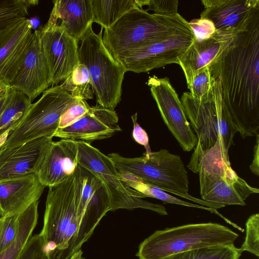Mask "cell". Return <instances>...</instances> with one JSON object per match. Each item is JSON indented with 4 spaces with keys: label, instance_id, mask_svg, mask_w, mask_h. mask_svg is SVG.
<instances>
[{
    "label": "cell",
    "instance_id": "1",
    "mask_svg": "<svg viewBox=\"0 0 259 259\" xmlns=\"http://www.w3.org/2000/svg\"><path fill=\"white\" fill-rule=\"evenodd\" d=\"M223 97L241 137L259 131V13L238 31L229 49L211 67Z\"/></svg>",
    "mask_w": 259,
    "mask_h": 259
},
{
    "label": "cell",
    "instance_id": "2",
    "mask_svg": "<svg viewBox=\"0 0 259 259\" xmlns=\"http://www.w3.org/2000/svg\"><path fill=\"white\" fill-rule=\"evenodd\" d=\"M81 167L67 180L49 187L41 236L48 259H70L91 237L79 214Z\"/></svg>",
    "mask_w": 259,
    "mask_h": 259
},
{
    "label": "cell",
    "instance_id": "3",
    "mask_svg": "<svg viewBox=\"0 0 259 259\" xmlns=\"http://www.w3.org/2000/svg\"><path fill=\"white\" fill-rule=\"evenodd\" d=\"M192 30L179 13L160 15L137 8L104 29L103 42L118 62L130 53L144 46Z\"/></svg>",
    "mask_w": 259,
    "mask_h": 259
},
{
    "label": "cell",
    "instance_id": "4",
    "mask_svg": "<svg viewBox=\"0 0 259 259\" xmlns=\"http://www.w3.org/2000/svg\"><path fill=\"white\" fill-rule=\"evenodd\" d=\"M190 125L197 138V143L187 167L197 174L203 154L217 143L229 151L234 145L237 132L224 102L220 81L217 78L209 94L201 100L193 98L188 92L180 99Z\"/></svg>",
    "mask_w": 259,
    "mask_h": 259
},
{
    "label": "cell",
    "instance_id": "5",
    "mask_svg": "<svg viewBox=\"0 0 259 259\" xmlns=\"http://www.w3.org/2000/svg\"><path fill=\"white\" fill-rule=\"evenodd\" d=\"M239 235L214 223L187 224L157 230L139 245V259H164L200 248L234 243Z\"/></svg>",
    "mask_w": 259,
    "mask_h": 259
},
{
    "label": "cell",
    "instance_id": "6",
    "mask_svg": "<svg viewBox=\"0 0 259 259\" xmlns=\"http://www.w3.org/2000/svg\"><path fill=\"white\" fill-rule=\"evenodd\" d=\"M108 156L119 173L129 174L164 191L196 201V198L188 193V173L179 155L171 154L166 149H160L135 158L125 157L117 153Z\"/></svg>",
    "mask_w": 259,
    "mask_h": 259
},
{
    "label": "cell",
    "instance_id": "7",
    "mask_svg": "<svg viewBox=\"0 0 259 259\" xmlns=\"http://www.w3.org/2000/svg\"><path fill=\"white\" fill-rule=\"evenodd\" d=\"M197 174L202 200L206 202L244 206L249 196L259 193L232 169L228 151L219 142L202 156Z\"/></svg>",
    "mask_w": 259,
    "mask_h": 259
},
{
    "label": "cell",
    "instance_id": "8",
    "mask_svg": "<svg viewBox=\"0 0 259 259\" xmlns=\"http://www.w3.org/2000/svg\"><path fill=\"white\" fill-rule=\"evenodd\" d=\"M103 28L96 34L91 26L80 40L79 63L88 69L97 105L114 110L121 101L122 84L126 72L111 56L102 40Z\"/></svg>",
    "mask_w": 259,
    "mask_h": 259
},
{
    "label": "cell",
    "instance_id": "9",
    "mask_svg": "<svg viewBox=\"0 0 259 259\" xmlns=\"http://www.w3.org/2000/svg\"><path fill=\"white\" fill-rule=\"evenodd\" d=\"M76 99L60 85L47 89L37 101L31 104L0 148L18 146L42 137L53 138L59 128L61 116Z\"/></svg>",
    "mask_w": 259,
    "mask_h": 259
},
{
    "label": "cell",
    "instance_id": "10",
    "mask_svg": "<svg viewBox=\"0 0 259 259\" xmlns=\"http://www.w3.org/2000/svg\"><path fill=\"white\" fill-rule=\"evenodd\" d=\"M79 165L96 175L105 185L109 195L110 211L118 209L141 208L154 211L162 215H167L161 204L143 200V194L125 186L116 167L108 156L91 144L76 141Z\"/></svg>",
    "mask_w": 259,
    "mask_h": 259
},
{
    "label": "cell",
    "instance_id": "11",
    "mask_svg": "<svg viewBox=\"0 0 259 259\" xmlns=\"http://www.w3.org/2000/svg\"><path fill=\"white\" fill-rule=\"evenodd\" d=\"M37 30L48 64L51 84L57 85L70 75L79 63L78 41L58 22L48 21Z\"/></svg>",
    "mask_w": 259,
    "mask_h": 259
},
{
    "label": "cell",
    "instance_id": "12",
    "mask_svg": "<svg viewBox=\"0 0 259 259\" xmlns=\"http://www.w3.org/2000/svg\"><path fill=\"white\" fill-rule=\"evenodd\" d=\"M147 84L161 117L169 131L185 151L193 150L197 138L188 120L184 107L167 77H149Z\"/></svg>",
    "mask_w": 259,
    "mask_h": 259
},
{
    "label": "cell",
    "instance_id": "13",
    "mask_svg": "<svg viewBox=\"0 0 259 259\" xmlns=\"http://www.w3.org/2000/svg\"><path fill=\"white\" fill-rule=\"evenodd\" d=\"M195 38L193 30L181 32L135 50L118 62L125 72L137 73L147 72L171 64H178L179 59Z\"/></svg>",
    "mask_w": 259,
    "mask_h": 259
},
{
    "label": "cell",
    "instance_id": "14",
    "mask_svg": "<svg viewBox=\"0 0 259 259\" xmlns=\"http://www.w3.org/2000/svg\"><path fill=\"white\" fill-rule=\"evenodd\" d=\"M50 85L48 64L36 30L22 54L10 86L32 101Z\"/></svg>",
    "mask_w": 259,
    "mask_h": 259
},
{
    "label": "cell",
    "instance_id": "15",
    "mask_svg": "<svg viewBox=\"0 0 259 259\" xmlns=\"http://www.w3.org/2000/svg\"><path fill=\"white\" fill-rule=\"evenodd\" d=\"M236 31L215 30L207 37L197 39L179 60L187 86L199 71L211 67L225 54L233 42Z\"/></svg>",
    "mask_w": 259,
    "mask_h": 259
},
{
    "label": "cell",
    "instance_id": "16",
    "mask_svg": "<svg viewBox=\"0 0 259 259\" xmlns=\"http://www.w3.org/2000/svg\"><path fill=\"white\" fill-rule=\"evenodd\" d=\"M114 110L97 105L91 107L83 116L71 124L58 129L54 137L91 144L94 141L109 138L121 131Z\"/></svg>",
    "mask_w": 259,
    "mask_h": 259
},
{
    "label": "cell",
    "instance_id": "17",
    "mask_svg": "<svg viewBox=\"0 0 259 259\" xmlns=\"http://www.w3.org/2000/svg\"><path fill=\"white\" fill-rule=\"evenodd\" d=\"M53 138L42 137L12 148H0V182L36 174Z\"/></svg>",
    "mask_w": 259,
    "mask_h": 259
},
{
    "label": "cell",
    "instance_id": "18",
    "mask_svg": "<svg viewBox=\"0 0 259 259\" xmlns=\"http://www.w3.org/2000/svg\"><path fill=\"white\" fill-rule=\"evenodd\" d=\"M201 19L210 21L215 30L240 31L259 13V0H202Z\"/></svg>",
    "mask_w": 259,
    "mask_h": 259
},
{
    "label": "cell",
    "instance_id": "19",
    "mask_svg": "<svg viewBox=\"0 0 259 259\" xmlns=\"http://www.w3.org/2000/svg\"><path fill=\"white\" fill-rule=\"evenodd\" d=\"M36 174L0 182V216L19 215L38 202L45 188Z\"/></svg>",
    "mask_w": 259,
    "mask_h": 259
},
{
    "label": "cell",
    "instance_id": "20",
    "mask_svg": "<svg viewBox=\"0 0 259 259\" xmlns=\"http://www.w3.org/2000/svg\"><path fill=\"white\" fill-rule=\"evenodd\" d=\"M76 141H53L36 174L45 187H53L69 178L78 166Z\"/></svg>",
    "mask_w": 259,
    "mask_h": 259
},
{
    "label": "cell",
    "instance_id": "21",
    "mask_svg": "<svg viewBox=\"0 0 259 259\" xmlns=\"http://www.w3.org/2000/svg\"><path fill=\"white\" fill-rule=\"evenodd\" d=\"M81 170L79 211L88 232L92 235L102 218L110 211V199L103 182L89 170L82 167Z\"/></svg>",
    "mask_w": 259,
    "mask_h": 259
},
{
    "label": "cell",
    "instance_id": "22",
    "mask_svg": "<svg viewBox=\"0 0 259 259\" xmlns=\"http://www.w3.org/2000/svg\"><path fill=\"white\" fill-rule=\"evenodd\" d=\"M32 27L26 18L0 31V81L9 85L32 33Z\"/></svg>",
    "mask_w": 259,
    "mask_h": 259
},
{
    "label": "cell",
    "instance_id": "23",
    "mask_svg": "<svg viewBox=\"0 0 259 259\" xmlns=\"http://www.w3.org/2000/svg\"><path fill=\"white\" fill-rule=\"evenodd\" d=\"M48 21H61L67 32L78 42L92 26L91 0H55Z\"/></svg>",
    "mask_w": 259,
    "mask_h": 259
},
{
    "label": "cell",
    "instance_id": "24",
    "mask_svg": "<svg viewBox=\"0 0 259 259\" xmlns=\"http://www.w3.org/2000/svg\"><path fill=\"white\" fill-rule=\"evenodd\" d=\"M93 22L106 29L124 14L138 8L134 0H91Z\"/></svg>",
    "mask_w": 259,
    "mask_h": 259
},
{
    "label": "cell",
    "instance_id": "25",
    "mask_svg": "<svg viewBox=\"0 0 259 259\" xmlns=\"http://www.w3.org/2000/svg\"><path fill=\"white\" fill-rule=\"evenodd\" d=\"M38 201L19 214L17 235L11 245L0 254V259H18L36 226Z\"/></svg>",
    "mask_w": 259,
    "mask_h": 259
},
{
    "label": "cell",
    "instance_id": "26",
    "mask_svg": "<svg viewBox=\"0 0 259 259\" xmlns=\"http://www.w3.org/2000/svg\"><path fill=\"white\" fill-rule=\"evenodd\" d=\"M119 174L121 180L125 186L143 194L146 197L156 198L162 201L163 203L178 204L205 209L217 214L230 225L233 224L231 221L224 217L215 209L184 201L169 195L158 187L145 183L132 175L123 173Z\"/></svg>",
    "mask_w": 259,
    "mask_h": 259
},
{
    "label": "cell",
    "instance_id": "27",
    "mask_svg": "<svg viewBox=\"0 0 259 259\" xmlns=\"http://www.w3.org/2000/svg\"><path fill=\"white\" fill-rule=\"evenodd\" d=\"M31 102L26 95L14 89L9 103L0 116V145L20 122Z\"/></svg>",
    "mask_w": 259,
    "mask_h": 259
},
{
    "label": "cell",
    "instance_id": "28",
    "mask_svg": "<svg viewBox=\"0 0 259 259\" xmlns=\"http://www.w3.org/2000/svg\"><path fill=\"white\" fill-rule=\"evenodd\" d=\"M60 87L75 98L85 100L93 98L90 73L88 68L81 63H78Z\"/></svg>",
    "mask_w": 259,
    "mask_h": 259
},
{
    "label": "cell",
    "instance_id": "29",
    "mask_svg": "<svg viewBox=\"0 0 259 259\" xmlns=\"http://www.w3.org/2000/svg\"><path fill=\"white\" fill-rule=\"evenodd\" d=\"M241 251L234 244H223L195 249L171 255L164 259H239Z\"/></svg>",
    "mask_w": 259,
    "mask_h": 259
},
{
    "label": "cell",
    "instance_id": "30",
    "mask_svg": "<svg viewBox=\"0 0 259 259\" xmlns=\"http://www.w3.org/2000/svg\"><path fill=\"white\" fill-rule=\"evenodd\" d=\"M38 3L36 0H0V31L26 18L29 8Z\"/></svg>",
    "mask_w": 259,
    "mask_h": 259
},
{
    "label": "cell",
    "instance_id": "31",
    "mask_svg": "<svg viewBox=\"0 0 259 259\" xmlns=\"http://www.w3.org/2000/svg\"><path fill=\"white\" fill-rule=\"evenodd\" d=\"M217 78L211 72L210 67L204 68L194 75L188 85L191 96L201 100L207 96L212 89Z\"/></svg>",
    "mask_w": 259,
    "mask_h": 259
},
{
    "label": "cell",
    "instance_id": "32",
    "mask_svg": "<svg viewBox=\"0 0 259 259\" xmlns=\"http://www.w3.org/2000/svg\"><path fill=\"white\" fill-rule=\"evenodd\" d=\"M246 236L241 246V251L249 252L259 256V214H253L248 219L246 224Z\"/></svg>",
    "mask_w": 259,
    "mask_h": 259
},
{
    "label": "cell",
    "instance_id": "33",
    "mask_svg": "<svg viewBox=\"0 0 259 259\" xmlns=\"http://www.w3.org/2000/svg\"><path fill=\"white\" fill-rule=\"evenodd\" d=\"M19 215L0 216V254L11 245L17 235Z\"/></svg>",
    "mask_w": 259,
    "mask_h": 259
},
{
    "label": "cell",
    "instance_id": "34",
    "mask_svg": "<svg viewBox=\"0 0 259 259\" xmlns=\"http://www.w3.org/2000/svg\"><path fill=\"white\" fill-rule=\"evenodd\" d=\"M136 6L143 9L147 6L146 11H152L156 14L169 15L179 13L178 0H134Z\"/></svg>",
    "mask_w": 259,
    "mask_h": 259
},
{
    "label": "cell",
    "instance_id": "35",
    "mask_svg": "<svg viewBox=\"0 0 259 259\" xmlns=\"http://www.w3.org/2000/svg\"><path fill=\"white\" fill-rule=\"evenodd\" d=\"M90 107L85 100L76 98L61 116L58 129L65 127L76 121L83 116Z\"/></svg>",
    "mask_w": 259,
    "mask_h": 259
},
{
    "label": "cell",
    "instance_id": "36",
    "mask_svg": "<svg viewBox=\"0 0 259 259\" xmlns=\"http://www.w3.org/2000/svg\"><path fill=\"white\" fill-rule=\"evenodd\" d=\"M18 259H48L44 241L39 234L29 238Z\"/></svg>",
    "mask_w": 259,
    "mask_h": 259
},
{
    "label": "cell",
    "instance_id": "37",
    "mask_svg": "<svg viewBox=\"0 0 259 259\" xmlns=\"http://www.w3.org/2000/svg\"><path fill=\"white\" fill-rule=\"evenodd\" d=\"M189 23L197 39L207 37L215 31L213 24L207 19H194Z\"/></svg>",
    "mask_w": 259,
    "mask_h": 259
},
{
    "label": "cell",
    "instance_id": "38",
    "mask_svg": "<svg viewBox=\"0 0 259 259\" xmlns=\"http://www.w3.org/2000/svg\"><path fill=\"white\" fill-rule=\"evenodd\" d=\"M131 118L134 124L132 132L133 138L136 142L145 147L146 153H150L151 150L149 143L148 135L145 130L137 122V113L133 115Z\"/></svg>",
    "mask_w": 259,
    "mask_h": 259
},
{
    "label": "cell",
    "instance_id": "39",
    "mask_svg": "<svg viewBox=\"0 0 259 259\" xmlns=\"http://www.w3.org/2000/svg\"><path fill=\"white\" fill-rule=\"evenodd\" d=\"M249 168L253 174L259 176V134L256 136V144L253 148V158Z\"/></svg>",
    "mask_w": 259,
    "mask_h": 259
},
{
    "label": "cell",
    "instance_id": "40",
    "mask_svg": "<svg viewBox=\"0 0 259 259\" xmlns=\"http://www.w3.org/2000/svg\"><path fill=\"white\" fill-rule=\"evenodd\" d=\"M14 91V89L11 88L10 91L8 95L5 97L0 100V116L5 110V108L6 107L8 103H9L12 97Z\"/></svg>",
    "mask_w": 259,
    "mask_h": 259
},
{
    "label": "cell",
    "instance_id": "41",
    "mask_svg": "<svg viewBox=\"0 0 259 259\" xmlns=\"http://www.w3.org/2000/svg\"><path fill=\"white\" fill-rule=\"evenodd\" d=\"M10 89L11 87L9 85L0 81V100L8 95Z\"/></svg>",
    "mask_w": 259,
    "mask_h": 259
},
{
    "label": "cell",
    "instance_id": "42",
    "mask_svg": "<svg viewBox=\"0 0 259 259\" xmlns=\"http://www.w3.org/2000/svg\"><path fill=\"white\" fill-rule=\"evenodd\" d=\"M70 259H85L82 256V252L81 250L76 252Z\"/></svg>",
    "mask_w": 259,
    "mask_h": 259
}]
</instances>
